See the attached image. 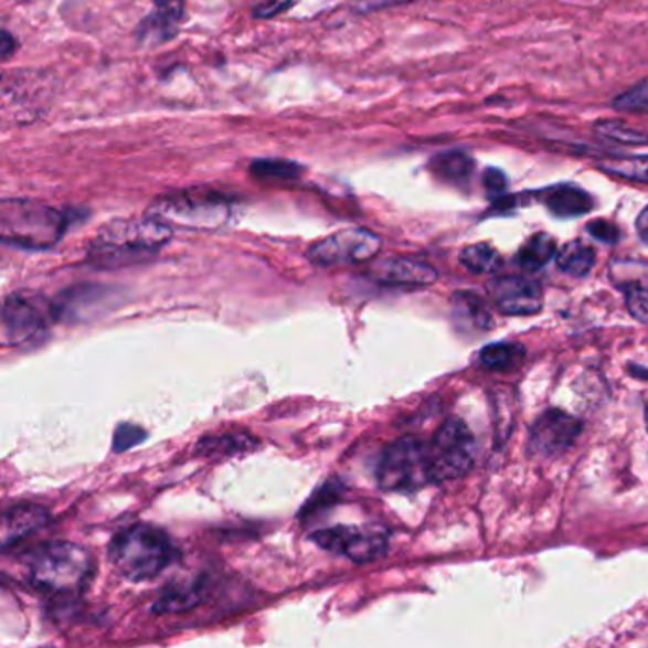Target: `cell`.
Here are the masks:
<instances>
[{
  "label": "cell",
  "mask_w": 648,
  "mask_h": 648,
  "mask_svg": "<svg viewBox=\"0 0 648 648\" xmlns=\"http://www.w3.org/2000/svg\"><path fill=\"white\" fill-rule=\"evenodd\" d=\"M173 236L164 221L145 215L141 219H115L99 229L88 247V263L96 268H123L147 263Z\"/></svg>",
  "instance_id": "6da1fadb"
},
{
  "label": "cell",
  "mask_w": 648,
  "mask_h": 648,
  "mask_svg": "<svg viewBox=\"0 0 648 648\" xmlns=\"http://www.w3.org/2000/svg\"><path fill=\"white\" fill-rule=\"evenodd\" d=\"M25 578L49 597H78L94 578V555L65 540L46 542L25 557Z\"/></svg>",
  "instance_id": "7a4b0ae2"
},
{
  "label": "cell",
  "mask_w": 648,
  "mask_h": 648,
  "mask_svg": "<svg viewBox=\"0 0 648 648\" xmlns=\"http://www.w3.org/2000/svg\"><path fill=\"white\" fill-rule=\"evenodd\" d=\"M173 560L176 548L170 537L155 525H131L110 540V565L126 581H150L166 571Z\"/></svg>",
  "instance_id": "3957f363"
},
{
  "label": "cell",
  "mask_w": 648,
  "mask_h": 648,
  "mask_svg": "<svg viewBox=\"0 0 648 648\" xmlns=\"http://www.w3.org/2000/svg\"><path fill=\"white\" fill-rule=\"evenodd\" d=\"M67 229L65 213L39 200L7 199L0 204V236L23 249H49Z\"/></svg>",
  "instance_id": "277c9868"
},
{
  "label": "cell",
  "mask_w": 648,
  "mask_h": 648,
  "mask_svg": "<svg viewBox=\"0 0 648 648\" xmlns=\"http://www.w3.org/2000/svg\"><path fill=\"white\" fill-rule=\"evenodd\" d=\"M149 215L170 226L215 231L226 225V221L231 219V200L217 191L194 189L157 200L150 205Z\"/></svg>",
  "instance_id": "5b68a950"
},
{
  "label": "cell",
  "mask_w": 648,
  "mask_h": 648,
  "mask_svg": "<svg viewBox=\"0 0 648 648\" xmlns=\"http://www.w3.org/2000/svg\"><path fill=\"white\" fill-rule=\"evenodd\" d=\"M376 481L384 491L411 492L434 484L431 447L416 437L390 444L376 466Z\"/></svg>",
  "instance_id": "8992f818"
},
{
  "label": "cell",
  "mask_w": 648,
  "mask_h": 648,
  "mask_svg": "<svg viewBox=\"0 0 648 648\" xmlns=\"http://www.w3.org/2000/svg\"><path fill=\"white\" fill-rule=\"evenodd\" d=\"M434 484L466 476L476 460V439L470 428L458 418H450L428 442Z\"/></svg>",
  "instance_id": "52a82bcc"
},
{
  "label": "cell",
  "mask_w": 648,
  "mask_h": 648,
  "mask_svg": "<svg viewBox=\"0 0 648 648\" xmlns=\"http://www.w3.org/2000/svg\"><path fill=\"white\" fill-rule=\"evenodd\" d=\"M310 540L326 552L363 565L389 552V534L379 527L337 525L312 532Z\"/></svg>",
  "instance_id": "ba28073f"
},
{
  "label": "cell",
  "mask_w": 648,
  "mask_h": 648,
  "mask_svg": "<svg viewBox=\"0 0 648 648\" xmlns=\"http://www.w3.org/2000/svg\"><path fill=\"white\" fill-rule=\"evenodd\" d=\"M55 315L46 299L34 294L8 295L2 305V344L18 347L46 333Z\"/></svg>",
  "instance_id": "9c48e42d"
},
{
  "label": "cell",
  "mask_w": 648,
  "mask_h": 648,
  "mask_svg": "<svg viewBox=\"0 0 648 648\" xmlns=\"http://www.w3.org/2000/svg\"><path fill=\"white\" fill-rule=\"evenodd\" d=\"M383 238L368 229H342L308 247V259L320 266L360 265L375 259Z\"/></svg>",
  "instance_id": "30bf717a"
},
{
  "label": "cell",
  "mask_w": 648,
  "mask_h": 648,
  "mask_svg": "<svg viewBox=\"0 0 648 648\" xmlns=\"http://www.w3.org/2000/svg\"><path fill=\"white\" fill-rule=\"evenodd\" d=\"M581 432L582 423L578 418L566 415L563 411H546L532 426L529 449L544 457H552L571 449Z\"/></svg>",
  "instance_id": "8fae6325"
},
{
  "label": "cell",
  "mask_w": 648,
  "mask_h": 648,
  "mask_svg": "<svg viewBox=\"0 0 648 648\" xmlns=\"http://www.w3.org/2000/svg\"><path fill=\"white\" fill-rule=\"evenodd\" d=\"M489 297L500 312L512 316L537 315L542 308V287L539 281L521 276H502L487 286Z\"/></svg>",
  "instance_id": "7c38bea8"
},
{
  "label": "cell",
  "mask_w": 648,
  "mask_h": 648,
  "mask_svg": "<svg viewBox=\"0 0 648 648\" xmlns=\"http://www.w3.org/2000/svg\"><path fill=\"white\" fill-rule=\"evenodd\" d=\"M369 278L383 286H431L437 280L436 268L421 261L390 257L369 270Z\"/></svg>",
  "instance_id": "4fadbf2b"
},
{
  "label": "cell",
  "mask_w": 648,
  "mask_h": 648,
  "mask_svg": "<svg viewBox=\"0 0 648 648\" xmlns=\"http://www.w3.org/2000/svg\"><path fill=\"white\" fill-rule=\"evenodd\" d=\"M50 513L39 504H18L8 508L0 521V546L7 552L49 523Z\"/></svg>",
  "instance_id": "5bb4252c"
},
{
  "label": "cell",
  "mask_w": 648,
  "mask_h": 648,
  "mask_svg": "<svg viewBox=\"0 0 648 648\" xmlns=\"http://www.w3.org/2000/svg\"><path fill=\"white\" fill-rule=\"evenodd\" d=\"M540 196L555 217H581L594 210V199L576 184H555Z\"/></svg>",
  "instance_id": "9a60e30c"
},
{
  "label": "cell",
  "mask_w": 648,
  "mask_h": 648,
  "mask_svg": "<svg viewBox=\"0 0 648 648\" xmlns=\"http://www.w3.org/2000/svg\"><path fill=\"white\" fill-rule=\"evenodd\" d=\"M259 445V439H255L252 434L246 432H226L217 436H205L196 444V455L200 457H234L242 453H249Z\"/></svg>",
  "instance_id": "2e32d148"
},
{
  "label": "cell",
  "mask_w": 648,
  "mask_h": 648,
  "mask_svg": "<svg viewBox=\"0 0 648 648\" xmlns=\"http://www.w3.org/2000/svg\"><path fill=\"white\" fill-rule=\"evenodd\" d=\"M608 278L624 294L648 291V261L615 259L608 265Z\"/></svg>",
  "instance_id": "e0dca14e"
},
{
  "label": "cell",
  "mask_w": 648,
  "mask_h": 648,
  "mask_svg": "<svg viewBox=\"0 0 648 648\" xmlns=\"http://www.w3.org/2000/svg\"><path fill=\"white\" fill-rule=\"evenodd\" d=\"M155 2V15L147 21L149 29L144 36H149L150 42L166 41L176 33L179 21L183 18L184 0H152Z\"/></svg>",
  "instance_id": "ac0fdd59"
},
{
  "label": "cell",
  "mask_w": 648,
  "mask_h": 648,
  "mask_svg": "<svg viewBox=\"0 0 648 648\" xmlns=\"http://www.w3.org/2000/svg\"><path fill=\"white\" fill-rule=\"evenodd\" d=\"M555 263L560 266L561 273L571 274L574 278H582L594 268V247L587 246L586 242H582V240H573L561 247L555 255Z\"/></svg>",
  "instance_id": "d6986e66"
},
{
  "label": "cell",
  "mask_w": 648,
  "mask_h": 648,
  "mask_svg": "<svg viewBox=\"0 0 648 648\" xmlns=\"http://www.w3.org/2000/svg\"><path fill=\"white\" fill-rule=\"evenodd\" d=\"M555 255H557V242L552 234H532L531 238L527 240L519 249L518 263L525 270H539L542 266L548 265Z\"/></svg>",
  "instance_id": "ffe728a7"
},
{
  "label": "cell",
  "mask_w": 648,
  "mask_h": 648,
  "mask_svg": "<svg viewBox=\"0 0 648 648\" xmlns=\"http://www.w3.org/2000/svg\"><path fill=\"white\" fill-rule=\"evenodd\" d=\"M252 176L266 183H294L302 176V168L289 160H278V158H261L253 162Z\"/></svg>",
  "instance_id": "44dd1931"
},
{
  "label": "cell",
  "mask_w": 648,
  "mask_h": 648,
  "mask_svg": "<svg viewBox=\"0 0 648 648\" xmlns=\"http://www.w3.org/2000/svg\"><path fill=\"white\" fill-rule=\"evenodd\" d=\"M431 168L437 178L450 183H466L474 173V160L465 152H444L432 160Z\"/></svg>",
  "instance_id": "7402d4cb"
},
{
  "label": "cell",
  "mask_w": 648,
  "mask_h": 648,
  "mask_svg": "<svg viewBox=\"0 0 648 648\" xmlns=\"http://www.w3.org/2000/svg\"><path fill=\"white\" fill-rule=\"evenodd\" d=\"M199 584L194 586H171L170 589H166L162 597L157 601L155 605V613L157 615H178V613H187L191 608L199 605L202 595H200Z\"/></svg>",
  "instance_id": "603a6c76"
},
{
  "label": "cell",
  "mask_w": 648,
  "mask_h": 648,
  "mask_svg": "<svg viewBox=\"0 0 648 648\" xmlns=\"http://www.w3.org/2000/svg\"><path fill=\"white\" fill-rule=\"evenodd\" d=\"M460 263L476 274H495L502 268L504 259L491 244H471L460 252Z\"/></svg>",
  "instance_id": "cb8c5ba5"
},
{
  "label": "cell",
  "mask_w": 648,
  "mask_h": 648,
  "mask_svg": "<svg viewBox=\"0 0 648 648\" xmlns=\"http://www.w3.org/2000/svg\"><path fill=\"white\" fill-rule=\"evenodd\" d=\"M597 168L613 178L648 184V157L608 158L601 160Z\"/></svg>",
  "instance_id": "d4e9b609"
},
{
  "label": "cell",
  "mask_w": 648,
  "mask_h": 648,
  "mask_svg": "<svg viewBox=\"0 0 648 648\" xmlns=\"http://www.w3.org/2000/svg\"><path fill=\"white\" fill-rule=\"evenodd\" d=\"M595 134H599L605 139L616 141L620 145H631V147H642L648 145V134L645 131L634 130L629 128L628 124L622 120H613V118H605V120H597L594 124Z\"/></svg>",
  "instance_id": "484cf974"
},
{
  "label": "cell",
  "mask_w": 648,
  "mask_h": 648,
  "mask_svg": "<svg viewBox=\"0 0 648 648\" xmlns=\"http://www.w3.org/2000/svg\"><path fill=\"white\" fill-rule=\"evenodd\" d=\"M523 355V349L516 344H491L479 354V363L487 369H510Z\"/></svg>",
  "instance_id": "4316f807"
},
{
  "label": "cell",
  "mask_w": 648,
  "mask_h": 648,
  "mask_svg": "<svg viewBox=\"0 0 648 648\" xmlns=\"http://www.w3.org/2000/svg\"><path fill=\"white\" fill-rule=\"evenodd\" d=\"M613 107L624 113H648V78L616 97Z\"/></svg>",
  "instance_id": "83f0119b"
},
{
  "label": "cell",
  "mask_w": 648,
  "mask_h": 648,
  "mask_svg": "<svg viewBox=\"0 0 648 648\" xmlns=\"http://www.w3.org/2000/svg\"><path fill=\"white\" fill-rule=\"evenodd\" d=\"M145 437H147V432L136 426V424H120L117 432H115L113 449H115V453H124V450L131 449V447L145 442Z\"/></svg>",
  "instance_id": "f1b7e54d"
},
{
  "label": "cell",
  "mask_w": 648,
  "mask_h": 648,
  "mask_svg": "<svg viewBox=\"0 0 648 648\" xmlns=\"http://www.w3.org/2000/svg\"><path fill=\"white\" fill-rule=\"evenodd\" d=\"M587 233L592 234L595 240L605 242V244H616L620 238V233L613 223H608L605 219H595L587 225Z\"/></svg>",
  "instance_id": "f546056e"
},
{
  "label": "cell",
  "mask_w": 648,
  "mask_h": 648,
  "mask_svg": "<svg viewBox=\"0 0 648 648\" xmlns=\"http://www.w3.org/2000/svg\"><path fill=\"white\" fill-rule=\"evenodd\" d=\"M629 315L641 323H648V291H634L626 294Z\"/></svg>",
  "instance_id": "4dcf8cb0"
},
{
  "label": "cell",
  "mask_w": 648,
  "mask_h": 648,
  "mask_svg": "<svg viewBox=\"0 0 648 648\" xmlns=\"http://www.w3.org/2000/svg\"><path fill=\"white\" fill-rule=\"evenodd\" d=\"M484 184L487 191L497 194V192L504 191L506 184H508V179H506L504 173L497 170V168H489V170L484 173Z\"/></svg>",
  "instance_id": "1f68e13d"
},
{
  "label": "cell",
  "mask_w": 648,
  "mask_h": 648,
  "mask_svg": "<svg viewBox=\"0 0 648 648\" xmlns=\"http://www.w3.org/2000/svg\"><path fill=\"white\" fill-rule=\"evenodd\" d=\"M15 46H18V44H15L14 36L8 33L7 29H4L2 34H0V55H2V60H4V62H7L10 55L14 54Z\"/></svg>",
  "instance_id": "d6a6232c"
},
{
  "label": "cell",
  "mask_w": 648,
  "mask_h": 648,
  "mask_svg": "<svg viewBox=\"0 0 648 648\" xmlns=\"http://www.w3.org/2000/svg\"><path fill=\"white\" fill-rule=\"evenodd\" d=\"M635 226H637L639 238H641L648 246V205L641 213H639V217L635 221Z\"/></svg>",
  "instance_id": "836d02e7"
},
{
  "label": "cell",
  "mask_w": 648,
  "mask_h": 648,
  "mask_svg": "<svg viewBox=\"0 0 648 648\" xmlns=\"http://www.w3.org/2000/svg\"><path fill=\"white\" fill-rule=\"evenodd\" d=\"M645 418H647V431H648V405H647V413H645Z\"/></svg>",
  "instance_id": "e575fe53"
}]
</instances>
